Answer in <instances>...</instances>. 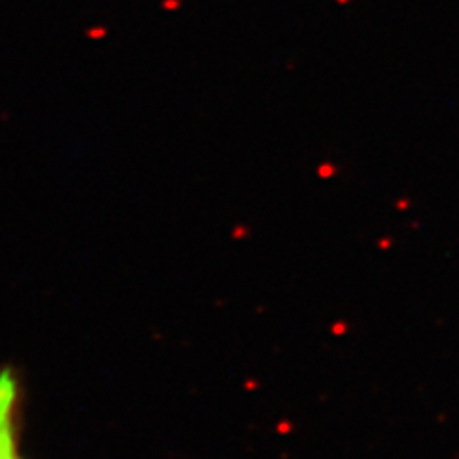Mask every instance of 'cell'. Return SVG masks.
<instances>
[{
  "label": "cell",
  "instance_id": "1",
  "mask_svg": "<svg viewBox=\"0 0 459 459\" xmlns=\"http://www.w3.org/2000/svg\"><path fill=\"white\" fill-rule=\"evenodd\" d=\"M12 402H14V381L6 371L0 375V459H15L10 429Z\"/></svg>",
  "mask_w": 459,
  "mask_h": 459
}]
</instances>
